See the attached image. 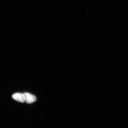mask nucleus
I'll return each mask as SVG.
<instances>
[{"label": "nucleus", "instance_id": "nucleus-1", "mask_svg": "<svg viewBox=\"0 0 128 128\" xmlns=\"http://www.w3.org/2000/svg\"><path fill=\"white\" fill-rule=\"evenodd\" d=\"M12 98L15 100L20 102H25V97L24 93H15L12 96Z\"/></svg>", "mask_w": 128, "mask_h": 128}, {"label": "nucleus", "instance_id": "nucleus-2", "mask_svg": "<svg viewBox=\"0 0 128 128\" xmlns=\"http://www.w3.org/2000/svg\"><path fill=\"white\" fill-rule=\"evenodd\" d=\"M24 94L25 96V102L26 103L28 104L33 103L36 100V97L34 95L28 92H25Z\"/></svg>", "mask_w": 128, "mask_h": 128}]
</instances>
